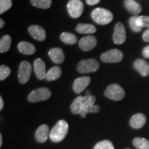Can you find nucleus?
I'll return each mask as SVG.
<instances>
[{
    "instance_id": "obj_9",
    "label": "nucleus",
    "mask_w": 149,
    "mask_h": 149,
    "mask_svg": "<svg viewBox=\"0 0 149 149\" xmlns=\"http://www.w3.org/2000/svg\"><path fill=\"white\" fill-rule=\"evenodd\" d=\"M113 42L115 44H122L125 42L126 40V29L122 23L119 22L115 26L114 33L113 35Z\"/></svg>"
},
{
    "instance_id": "obj_7",
    "label": "nucleus",
    "mask_w": 149,
    "mask_h": 149,
    "mask_svg": "<svg viewBox=\"0 0 149 149\" xmlns=\"http://www.w3.org/2000/svg\"><path fill=\"white\" fill-rule=\"evenodd\" d=\"M68 13L72 18H78L84 11V3L81 0H70L67 4Z\"/></svg>"
},
{
    "instance_id": "obj_27",
    "label": "nucleus",
    "mask_w": 149,
    "mask_h": 149,
    "mask_svg": "<svg viewBox=\"0 0 149 149\" xmlns=\"http://www.w3.org/2000/svg\"><path fill=\"white\" fill-rule=\"evenodd\" d=\"M96 101V97L92 95L84 96L82 97V110L86 109L91 106L94 105Z\"/></svg>"
},
{
    "instance_id": "obj_39",
    "label": "nucleus",
    "mask_w": 149,
    "mask_h": 149,
    "mask_svg": "<svg viewBox=\"0 0 149 149\" xmlns=\"http://www.w3.org/2000/svg\"><path fill=\"white\" fill-rule=\"evenodd\" d=\"M126 149H130V148H126Z\"/></svg>"
},
{
    "instance_id": "obj_34",
    "label": "nucleus",
    "mask_w": 149,
    "mask_h": 149,
    "mask_svg": "<svg viewBox=\"0 0 149 149\" xmlns=\"http://www.w3.org/2000/svg\"><path fill=\"white\" fill-rule=\"evenodd\" d=\"M142 55L145 58H149V45L144 48L142 51Z\"/></svg>"
},
{
    "instance_id": "obj_26",
    "label": "nucleus",
    "mask_w": 149,
    "mask_h": 149,
    "mask_svg": "<svg viewBox=\"0 0 149 149\" xmlns=\"http://www.w3.org/2000/svg\"><path fill=\"white\" fill-rule=\"evenodd\" d=\"M31 3L36 8L48 9L51 6L52 0H31Z\"/></svg>"
},
{
    "instance_id": "obj_31",
    "label": "nucleus",
    "mask_w": 149,
    "mask_h": 149,
    "mask_svg": "<svg viewBox=\"0 0 149 149\" xmlns=\"http://www.w3.org/2000/svg\"><path fill=\"white\" fill-rule=\"evenodd\" d=\"M10 68L6 65H1L0 66V80L3 81L6 79L10 74Z\"/></svg>"
},
{
    "instance_id": "obj_11",
    "label": "nucleus",
    "mask_w": 149,
    "mask_h": 149,
    "mask_svg": "<svg viewBox=\"0 0 149 149\" xmlns=\"http://www.w3.org/2000/svg\"><path fill=\"white\" fill-rule=\"evenodd\" d=\"M91 82V77H81L77 78L74 81L72 88L74 93L77 94H80L86 88Z\"/></svg>"
},
{
    "instance_id": "obj_5",
    "label": "nucleus",
    "mask_w": 149,
    "mask_h": 149,
    "mask_svg": "<svg viewBox=\"0 0 149 149\" xmlns=\"http://www.w3.org/2000/svg\"><path fill=\"white\" fill-rule=\"evenodd\" d=\"M99 67L100 64L96 59H88L80 61L77 64V69L80 73H89L97 71Z\"/></svg>"
},
{
    "instance_id": "obj_35",
    "label": "nucleus",
    "mask_w": 149,
    "mask_h": 149,
    "mask_svg": "<svg viewBox=\"0 0 149 149\" xmlns=\"http://www.w3.org/2000/svg\"><path fill=\"white\" fill-rule=\"evenodd\" d=\"M100 1L101 0H86V2L90 6H94L100 3Z\"/></svg>"
},
{
    "instance_id": "obj_23",
    "label": "nucleus",
    "mask_w": 149,
    "mask_h": 149,
    "mask_svg": "<svg viewBox=\"0 0 149 149\" xmlns=\"http://www.w3.org/2000/svg\"><path fill=\"white\" fill-rule=\"evenodd\" d=\"M11 45V38L10 35H6L1 38L0 40V52L1 53L8 51Z\"/></svg>"
},
{
    "instance_id": "obj_2",
    "label": "nucleus",
    "mask_w": 149,
    "mask_h": 149,
    "mask_svg": "<svg viewBox=\"0 0 149 149\" xmlns=\"http://www.w3.org/2000/svg\"><path fill=\"white\" fill-rule=\"evenodd\" d=\"M91 17L95 22L100 25H107L113 19V15L107 9L97 8L91 13Z\"/></svg>"
},
{
    "instance_id": "obj_17",
    "label": "nucleus",
    "mask_w": 149,
    "mask_h": 149,
    "mask_svg": "<svg viewBox=\"0 0 149 149\" xmlns=\"http://www.w3.org/2000/svg\"><path fill=\"white\" fill-rule=\"evenodd\" d=\"M146 122V117L142 113H137L131 117L130 120V125L133 128H141L144 126Z\"/></svg>"
},
{
    "instance_id": "obj_3",
    "label": "nucleus",
    "mask_w": 149,
    "mask_h": 149,
    "mask_svg": "<svg viewBox=\"0 0 149 149\" xmlns=\"http://www.w3.org/2000/svg\"><path fill=\"white\" fill-rule=\"evenodd\" d=\"M104 95L110 100L120 101L125 96V91L120 85L113 84L107 87V88L104 91Z\"/></svg>"
},
{
    "instance_id": "obj_30",
    "label": "nucleus",
    "mask_w": 149,
    "mask_h": 149,
    "mask_svg": "<svg viewBox=\"0 0 149 149\" xmlns=\"http://www.w3.org/2000/svg\"><path fill=\"white\" fill-rule=\"evenodd\" d=\"M12 5V0H0V13L3 14L9 10Z\"/></svg>"
},
{
    "instance_id": "obj_24",
    "label": "nucleus",
    "mask_w": 149,
    "mask_h": 149,
    "mask_svg": "<svg viewBox=\"0 0 149 149\" xmlns=\"http://www.w3.org/2000/svg\"><path fill=\"white\" fill-rule=\"evenodd\" d=\"M60 39L66 44H74L77 42V37L70 33H62L60 35Z\"/></svg>"
},
{
    "instance_id": "obj_15",
    "label": "nucleus",
    "mask_w": 149,
    "mask_h": 149,
    "mask_svg": "<svg viewBox=\"0 0 149 149\" xmlns=\"http://www.w3.org/2000/svg\"><path fill=\"white\" fill-rule=\"evenodd\" d=\"M134 68L141 75L146 77L149 74V64L142 59H137L134 62Z\"/></svg>"
},
{
    "instance_id": "obj_8",
    "label": "nucleus",
    "mask_w": 149,
    "mask_h": 149,
    "mask_svg": "<svg viewBox=\"0 0 149 149\" xmlns=\"http://www.w3.org/2000/svg\"><path fill=\"white\" fill-rule=\"evenodd\" d=\"M31 65L29 61H24L20 64L18 70V79L21 84L28 82L31 74Z\"/></svg>"
},
{
    "instance_id": "obj_32",
    "label": "nucleus",
    "mask_w": 149,
    "mask_h": 149,
    "mask_svg": "<svg viewBox=\"0 0 149 149\" xmlns=\"http://www.w3.org/2000/svg\"><path fill=\"white\" fill-rule=\"evenodd\" d=\"M137 24L141 28H149V16H138L137 19Z\"/></svg>"
},
{
    "instance_id": "obj_33",
    "label": "nucleus",
    "mask_w": 149,
    "mask_h": 149,
    "mask_svg": "<svg viewBox=\"0 0 149 149\" xmlns=\"http://www.w3.org/2000/svg\"><path fill=\"white\" fill-rule=\"evenodd\" d=\"M142 39L144 42H149V28L144 31L142 35Z\"/></svg>"
},
{
    "instance_id": "obj_18",
    "label": "nucleus",
    "mask_w": 149,
    "mask_h": 149,
    "mask_svg": "<svg viewBox=\"0 0 149 149\" xmlns=\"http://www.w3.org/2000/svg\"><path fill=\"white\" fill-rule=\"evenodd\" d=\"M124 4L126 10L135 15L139 14L142 10L141 5L135 0H124Z\"/></svg>"
},
{
    "instance_id": "obj_10",
    "label": "nucleus",
    "mask_w": 149,
    "mask_h": 149,
    "mask_svg": "<svg viewBox=\"0 0 149 149\" xmlns=\"http://www.w3.org/2000/svg\"><path fill=\"white\" fill-rule=\"evenodd\" d=\"M97 46V39L93 35L82 37L79 42V46L84 51H89L94 49Z\"/></svg>"
},
{
    "instance_id": "obj_38",
    "label": "nucleus",
    "mask_w": 149,
    "mask_h": 149,
    "mask_svg": "<svg viewBox=\"0 0 149 149\" xmlns=\"http://www.w3.org/2000/svg\"><path fill=\"white\" fill-rule=\"evenodd\" d=\"M2 135H1V134L0 135V146H1V145H2Z\"/></svg>"
},
{
    "instance_id": "obj_6",
    "label": "nucleus",
    "mask_w": 149,
    "mask_h": 149,
    "mask_svg": "<svg viewBox=\"0 0 149 149\" xmlns=\"http://www.w3.org/2000/svg\"><path fill=\"white\" fill-rule=\"evenodd\" d=\"M100 58L105 63H118L122 60L123 53L118 49H111L102 53Z\"/></svg>"
},
{
    "instance_id": "obj_1",
    "label": "nucleus",
    "mask_w": 149,
    "mask_h": 149,
    "mask_svg": "<svg viewBox=\"0 0 149 149\" xmlns=\"http://www.w3.org/2000/svg\"><path fill=\"white\" fill-rule=\"evenodd\" d=\"M68 124L65 120H59L50 132L49 137L53 142H59L64 139L68 133Z\"/></svg>"
},
{
    "instance_id": "obj_16",
    "label": "nucleus",
    "mask_w": 149,
    "mask_h": 149,
    "mask_svg": "<svg viewBox=\"0 0 149 149\" xmlns=\"http://www.w3.org/2000/svg\"><path fill=\"white\" fill-rule=\"evenodd\" d=\"M49 135V127L46 124H42L39 126L35 132V137H36L37 141L40 143L45 142L47 140Z\"/></svg>"
},
{
    "instance_id": "obj_25",
    "label": "nucleus",
    "mask_w": 149,
    "mask_h": 149,
    "mask_svg": "<svg viewBox=\"0 0 149 149\" xmlns=\"http://www.w3.org/2000/svg\"><path fill=\"white\" fill-rule=\"evenodd\" d=\"M133 142L137 149H149V141L143 137H135Z\"/></svg>"
},
{
    "instance_id": "obj_14",
    "label": "nucleus",
    "mask_w": 149,
    "mask_h": 149,
    "mask_svg": "<svg viewBox=\"0 0 149 149\" xmlns=\"http://www.w3.org/2000/svg\"><path fill=\"white\" fill-rule=\"evenodd\" d=\"M48 55L55 64H60L64 61V54L61 48H53L48 51Z\"/></svg>"
},
{
    "instance_id": "obj_4",
    "label": "nucleus",
    "mask_w": 149,
    "mask_h": 149,
    "mask_svg": "<svg viewBox=\"0 0 149 149\" xmlns=\"http://www.w3.org/2000/svg\"><path fill=\"white\" fill-rule=\"evenodd\" d=\"M51 92L47 88H39L33 90L32 92L29 93L28 96V100L30 102H42L47 100L51 97Z\"/></svg>"
},
{
    "instance_id": "obj_13",
    "label": "nucleus",
    "mask_w": 149,
    "mask_h": 149,
    "mask_svg": "<svg viewBox=\"0 0 149 149\" xmlns=\"http://www.w3.org/2000/svg\"><path fill=\"white\" fill-rule=\"evenodd\" d=\"M29 32L30 35L32 36L35 40L39 42H42L46 39V34L45 30L42 27L37 25H31L29 28Z\"/></svg>"
},
{
    "instance_id": "obj_29",
    "label": "nucleus",
    "mask_w": 149,
    "mask_h": 149,
    "mask_svg": "<svg viewBox=\"0 0 149 149\" xmlns=\"http://www.w3.org/2000/svg\"><path fill=\"white\" fill-rule=\"evenodd\" d=\"M138 15H134L129 19V26L131 30L134 32H139L141 31L142 28L139 26L137 24V19Z\"/></svg>"
},
{
    "instance_id": "obj_21",
    "label": "nucleus",
    "mask_w": 149,
    "mask_h": 149,
    "mask_svg": "<svg viewBox=\"0 0 149 149\" xmlns=\"http://www.w3.org/2000/svg\"><path fill=\"white\" fill-rule=\"evenodd\" d=\"M61 69L59 66H53L48 71L46 72V79L47 81H54V80L57 79L61 77Z\"/></svg>"
},
{
    "instance_id": "obj_12",
    "label": "nucleus",
    "mask_w": 149,
    "mask_h": 149,
    "mask_svg": "<svg viewBox=\"0 0 149 149\" xmlns=\"http://www.w3.org/2000/svg\"><path fill=\"white\" fill-rule=\"evenodd\" d=\"M33 67H34V71L37 79L40 80L46 79V64L42 59L38 58L35 59Z\"/></svg>"
},
{
    "instance_id": "obj_20",
    "label": "nucleus",
    "mask_w": 149,
    "mask_h": 149,
    "mask_svg": "<svg viewBox=\"0 0 149 149\" xmlns=\"http://www.w3.org/2000/svg\"><path fill=\"white\" fill-rule=\"evenodd\" d=\"M76 31L82 34H92L96 32V28L92 24H79L76 27Z\"/></svg>"
},
{
    "instance_id": "obj_28",
    "label": "nucleus",
    "mask_w": 149,
    "mask_h": 149,
    "mask_svg": "<svg viewBox=\"0 0 149 149\" xmlns=\"http://www.w3.org/2000/svg\"><path fill=\"white\" fill-rule=\"evenodd\" d=\"M93 149H115L114 146L109 140H103L97 143Z\"/></svg>"
},
{
    "instance_id": "obj_36",
    "label": "nucleus",
    "mask_w": 149,
    "mask_h": 149,
    "mask_svg": "<svg viewBox=\"0 0 149 149\" xmlns=\"http://www.w3.org/2000/svg\"><path fill=\"white\" fill-rule=\"evenodd\" d=\"M3 107V100L1 97H0V110H2Z\"/></svg>"
},
{
    "instance_id": "obj_19",
    "label": "nucleus",
    "mask_w": 149,
    "mask_h": 149,
    "mask_svg": "<svg viewBox=\"0 0 149 149\" xmlns=\"http://www.w3.org/2000/svg\"><path fill=\"white\" fill-rule=\"evenodd\" d=\"M18 50L24 55H33L36 52V48L33 44L27 42H21L18 44Z\"/></svg>"
},
{
    "instance_id": "obj_22",
    "label": "nucleus",
    "mask_w": 149,
    "mask_h": 149,
    "mask_svg": "<svg viewBox=\"0 0 149 149\" xmlns=\"http://www.w3.org/2000/svg\"><path fill=\"white\" fill-rule=\"evenodd\" d=\"M82 96H78L70 104V110L72 114H80L82 111Z\"/></svg>"
},
{
    "instance_id": "obj_37",
    "label": "nucleus",
    "mask_w": 149,
    "mask_h": 149,
    "mask_svg": "<svg viewBox=\"0 0 149 149\" xmlns=\"http://www.w3.org/2000/svg\"><path fill=\"white\" fill-rule=\"evenodd\" d=\"M4 24H5L4 21H3L2 19H0V28H1V29H2V28L3 27Z\"/></svg>"
}]
</instances>
